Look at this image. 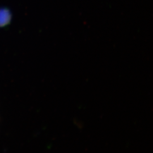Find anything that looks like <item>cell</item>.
<instances>
[{"label": "cell", "mask_w": 153, "mask_h": 153, "mask_svg": "<svg viewBox=\"0 0 153 153\" xmlns=\"http://www.w3.org/2000/svg\"><path fill=\"white\" fill-rule=\"evenodd\" d=\"M9 17L6 11H1L0 12V25H4L9 20Z\"/></svg>", "instance_id": "1"}]
</instances>
